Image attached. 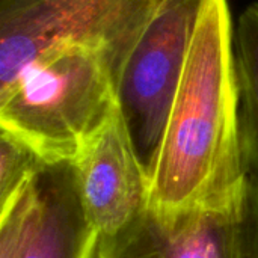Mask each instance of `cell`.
<instances>
[{
	"label": "cell",
	"mask_w": 258,
	"mask_h": 258,
	"mask_svg": "<svg viewBox=\"0 0 258 258\" xmlns=\"http://www.w3.org/2000/svg\"><path fill=\"white\" fill-rule=\"evenodd\" d=\"M248 175L239 138L231 8L228 0H201L148 204L163 210L218 204Z\"/></svg>",
	"instance_id": "cell-1"
},
{
	"label": "cell",
	"mask_w": 258,
	"mask_h": 258,
	"mask_svg": "<svg viewBox=\"0 0 258 258\" xmlns=\"http://www.w3.org/2000/svg\"><path fill=\"white\" fill-rule=\"evenodd\" d=\"M116 109L113 62L88 47L47 50L0 88V128L47 162H74Z\"/></svg>",
	"instance_id": "cell-2"
},
{
	"label": "cell",
	"mask_w": 258,
	"mask_h": 258,
	"mask_svg": "<svg viewBox=\"0 0 258 258\" xmlns=\"http://www.w3.org/2000/svg\"><path fill=\"white\" fill-rule=\"evenodd\" d=\"M175 0H0V88L41 53L68 45L106 53L118 76L153 20Z\"/></svg>",
	"instance_id": "cell-3"
},
{
	"label": "cell",
	"mask_w": 258,
	"mask_h": 258,
	"mask_svg": "<svg viewBox=\"0 0 258 258\" xmlns=\"http://www.w3.org/2000/svg\"><path fill=\"white\" fill-rule=\"evenodd\" d=\"M95 258H258V181L248 175L228 200L178 210L147 206Z\"/></svg>",
	"instance_id": "cell-4"
},
{
	"label": "cell",
	"mask_w": 258,
	"mask_h": 258,
	"mask_svg": "<svg viewBox=\"0 0 258 258\" xmlns=\"http://www.w3.org/2000/svg\"><path fill=\"white\" fill-rule=\"evenodd\" d=\"M200 8L201 0L169 5L145 29L118 76V110L150 183Z\"/></svg>",
	"instance_id": "cell-5"
},
{
	"label": "cell",
	"mask_w": 258,
	"mask_h": 258,
	"mask_svg": "<svg viewBox=\"0 0 258 258\" xmlns=\"http://www.w3.org/2000/svg\"><path fill=\"white\" fill-rule=\"evenodd\" d=\"M100 239L73 160L44 162L0 207V258H95Z\"/></svg>",
	"instance_id": "cell-6"
},
{
	"label": "cell",
	"mask_w": 258,
	"mask_h": 258,
	"mask_svg": "<svg viewBox=\"0 0 258 258\" xmlns=\"http://www.w3.org/2000/svg\"><path fill=\"white\" fill-rule=\"evenodd\" d=\"M74 163L85 204L101 237L115 234L148 206L150 177L118 109L86 142Z\"/></svg>",
	"instance_id": "cell-7"
},
{
	"label": "cell",
	"mask_w": 258,
	"mask_h": 258,
	"mask_svg": "<svg viewBox=\"0 0 258 258\" xmlns=\"http://www.w3.org/2000/svg\"><path fill=\"white\" fill-rule=\"evenodd\" d=\"M234 65L242 156L258 181V2L245 8L234 29Z\"/></svg>",
	"instance_id": "cell-8"
},
{
	"label": "cell",
	"mask_w": 258,
	"mask_h": 258,
	"mask_svg": "<svg viewBox=\"0 0 258 258\" xmlns=\"http://www.w3.org/2000/svg\"><path fill=\"white\" fill-rule=\"evenodd\" d=\"M47 160L27 144L0 128V207L5 206Z\"/></svg>",
	"instance_id": "cell-9"
}]
</instances>
